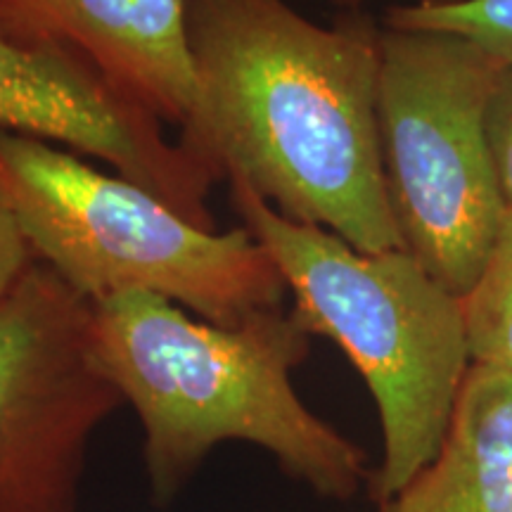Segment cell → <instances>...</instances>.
I'll return each mask as SVG.
<instances>
[{
  "instance_id": "obj_1",
  "label": "cell",
  "mask_w": 512,
  "mask_h": 512,
  "mask_svg": "<svg viewBox=\"0 0 512 512\" xmlns=\"http://www.w3.org/2000/svg\"><path fill=\"white\" fill-rule=\"evenodd\" d=\"M195 110L178 128L211 174L368 254L403 249L384 178L380 24L330 27L287 0H185Z\"/></svg>"
},
{
  "instance_id": "obj_2",
  "label": "cell",
  "mask_w": 512,
  "mask_h": 512,
  "mask_svg": "<svg viewBox=\"0 0 512 512\" xmlns=\"http://www.w3.org/2000/svg\"><path fill=\"white\" fill-rule=\"evenodd\" d=\"M93 306V351L143 427L150 494L166 505L219 444L264 448L294 482L330 501L370 486L368 453L318 418L292 384L311 335L283 306L216 325L126 290Z\"/></svg>"
},
{
  "instance_id": "obj_3",
  "label": "cell",
  "mask_w": 512,
  "mask_h": 512,
  "mask_svg": "<svg viewBox=\"0 0 512 512\" xmlns=\"http://www.w3.org/2000/svg\"><path fill=\"white\" fill-rule=\"evenodd\" d=\"M235 214L292 292L309 335L347 354L373 394L382 463L370 498L384 510L437 458L470 370L463 299L406 249L368 254L320 226L285 219L242 181H228Z\"/></svg>"
},
{
  "instance_id": "obj_4",
  "label": "cell",
  "mask_w": 512,
  "mask_h": 512,
  "mask_svg": "<svg viewBox=\"0 0 512 512\" xmlns=\"http://www.w3.org/2000/svg\"><path fill=\"white\" fill-rule=\"evenodd\" d=\"M0 185L36 259L88 302L140 290L216 325L283 306V275L245 226H197L64 147L0 133Z\"/></svg>"
},
{
  "instance_id": "obj_5",
  "label": "cell",
  "mask_w": 512,
  "mask_h": 512,
  "mask_svg": "<svg viewBox=\"0 0 512 512\" xmlns=\"http://www.w3.org/2000/svg\"><path fill=\"white\" fill-rule=\"evenodd\" d=\"M501 67L463 36L382 24L377 121L389 202L403 249L458 299L508 214L486 140Z\"/></svg>"
},
{
  "instance_id": "obj_6",
  "label": "cell",
  "mask_w": 512,
  "mask_h": 512,
  "mask_svg": "<svg viewBox=\"0 0 512 512\" xmlns=\"http://www.w3.org/2000/svg\"><path fill=\"white\" fill-rule=\"evenodd\" d=\"M121 406L91 302L36 259L0 299V512H79L88 448Z\"/></svg>"
},
{
  "instance_id": "obj_7",
  "label": "cell",
  "mask_w": 512,
  "mask_h": 512,
  "mask_svg": "<svg viewBox=\"0 0 512 512\" xmlns=\"http://www.w3.org/2000/svg\"><path fill=\"white\" fill-rule=\"evenodd\" d=\"M166 121L69 43L22 29L0 8V133L46 140L114 174L207 230H219L209 192L219 178Z\"/></svg>"
},
{
  "instance_id": "obj_8",
  "label": "cell",
  "mask_w": 512,
  "mask_h": 512,
  "mask_svg": "<svg viewBox=\"0 0 512 512\" xmlns=\"http://www.w3.org/2000/svg\"><path fill=\"white\" fill-rule=\"evenodd\" d=\"M12 22L69 43L181 128L195 110L185 0H0Z\"/></svg>"
},
{
  "instance_id": "obj_9",
  "label": "cell",
  "mask_w": 512,
  "mask_h": 512,
  "mask_svg": "<svg viewBox=\"0 0 512 512\" xmlns=\"http://www.w3.org/2000/svg\"><path fill=\"white\" fill-rule=\"evenodd\" d=\"M380 512H512V373L470 366L437 458Z\"/></svg>"
},
{
  "instance_id": "obj_10",
  "label": "cell",
  "mask_w": 512,
  "mask_h": 512,
  "mask_svg": "<svg viewBox=\"0 0 512 512\" xmlns=\"http://www.w3.org/2000/svg\"><path fill=\"white\" fill-rule=\"evenodd\" d=\"M472 366L512 373V209L477 283L463 297Z\"/></svg>"
},
{
  "instance_id": "obj_11",
  "label": "cell",
  "mask_w": 512,
  "mask_h": 512,
  "mask_svg": "<svg viewBox=\"0 0 512 512\" xmlns=\"http://www.w3.org/2000/svg\"><path fill=\"white\" fill-rule=\"evenodd\" d=\"M384 27L425 29L463 36L498 60H512V0H451V3L394 5Z\"/></svg>"
},
{
  "instance_id": "obj_12",
  "label": "cell",
  "mask_w": 512,
  "mask_h": 512,
  "mask_svg": "<svg viewBox=\"0 0 512 512\" xmlns=\"http://www.w3.org/2000/svg\"><path fill=\"white\" fill-rule=\"evenodd\" d=\"M486 140L505 207L512 209V60L498 69L486 105Z\"/></svg>"
},
{
  "instance_id": "obj_13",
  "label": "cell",
  "mask_w": 512,
  "mask_h": 512,
  "mask_svg": "<svg viewBox=\"0 0 512 512\" xmlns=\"http://www.w3.org/2000/svg\"><path fill=\"white\" fill-rule=\"evenodd\" d=\"M34 261L36 256L0 185V299L19 283Z\"/></svg>"
},
{
  "instance_id": "obj_14",
  "label": "cell",
  "mask_w": 512,
  "mask_h": 512,
  "mask_svg": "<svg viewBox=\"0 0 512 512\" xmlns=\"http://www.w3.org/2000/svg\"><path fill=\"white\" fill-rule=\"evenodd\" d=\"M332 3L339 5V8L354 12V10L361 8L363 3H368V0H332ZM413 3H451V0H413Z\"/></svg>"
}]
</instances>
